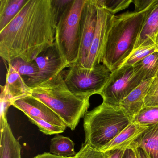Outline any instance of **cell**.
<instances>
[{"label":"cell","instance_id":"obj_1","mask_svg":"<svg viewBox=\"0 0 158 158\" xmlns=\"http://www.w3.org/2000/svg\"><path fill=\"white\" fill-rule=\"evenodd\" d=\"M57 18L52 0H27L16 17L0 31V56L9 63L32 62L55 41Z\"/></svg>","mask_w":158,"mask_h":158},{"label":"cell","instance_id":"obj_2","mask_svg":"<svg viewBox=\"0 0 158 158\" xmlns=\"http://www.w3.org/2000/svg\"><path fill=\"white\" fill-rule=\"evenodd\" d=\"M31 89V96L49 107L72 130L75 129L90 105L89 98L79 97L70 91L62 72Z\"/></svg>","mask_w":158,"mask_h":158},{"label":"cell","instance_id":"obj_3","mask_svg":"<svg viewBox=\"0 0 158 158\" xmlns=\"http://www.w3.org/2000/svg\"><path fill=\"white\" fill-rule=\"evenodd\" d=\"M153 6L141 12H126L114 15L102 62L112 73L133 51L144 21Z\"/></svg>","mask_w":158,"mask_h":158},{"label":"cell","instance_id":"obj_4","mask_svg":"<svg viewBox=\"0 0 158 158\" xmlns=\"http://www.w3.org/2000/svg\"><path fill=\"white\" fill-rule=\"evenodd\" d=\"M131 121L120 108L102 102L84 117L85 143L99 150L119 135Z\"/></svg>","mask_w":158,"mask_h":158},{"label":"cell","instance_id":"obj_5","mask_svg":"<svg viewBox=\"0 0 158 158\" xmlns=\"http://www.w3.org/2000/svg\"><path fill=\"white\" fill-rule=\"evenodd\" d=\"M86 0H71L57 22L54 44L69 67L77 63L80 49V19Z\"/></svg>","mask_w":158,"mask_h":158},{"label":"cell","instance_id":"obj_6","mask_svg":"<svg viewBox=\"0 0 158 158\" xmlns=\"http://www.w3.org/2000/svg\"><path fill=\"white\" fill-rule=\"evenodd\" d=\"M112 72L103 64L88 69L75 64L62 72L65 83L72 93L83 98L100 94L109 81Z\"/></svg>","mask_w":158,"mask_h":158},{"label":"cell","instance_id":"obj_7","mask_svg":"<svg viewBox=\"0 0 158 158\" xmlns=\"http://www.w3.org/2000/svg\"><path fill=\"white\" fill-rule=\"evenodd\" d=\"M143 81L133 66H122L112 73L99 95L103 99V102L119 108L121 102Z\"/></svg>","mask_w":158,"mask_h":158},{"label":"cell","instance_id":"obj_8","mask_svg":"<svg viewBox=\"0 0 158 158\" xmlns=\"http://www.w3.org/2000/svg\"><path fill=\"white\" fill-rule=\"evenodd\" d=\"M96 3L98 10L97 25L89 54L84 66L88 69L102 63L108 34L114 15L103 8L98 0H96Z\"/></svg>","mask_w":158,"mask_h":158},{"label":"cell","instance_id":"obj_9","mask_svg":"<svg viewBox=\"0 0 158 158\" xmlns=\"http://www.w3.org/2000/svg\"><path fill=\"white\" fill-rule=\"evenodd\" d=\"M96 0H86L80 19V49L77 63L84 67L88 57L97 22Z\"/></svg>","mask_w":158,"mask_h":158},{"label":"cell","instance_id":"obj_10","mask_svg":"<svg viewBox=\"0 0 158 158\" xmlns=\"http://www.w3.org/2000/svg\"><path fill=\"white\" fill-rule=\"evenodd\" d=\"M34 61L39 71L35 85L53 78L65 68H69L68 64L55 44L42 52Z\"/></svg>","mask_w":158,"mask_h":158},{"label":"cell","instance_id":"obj_11","mask_svg":"<svg viewBox=\"0 0 158 158\" xmlns=\"http://www.w3.org/2000/svg\"><path fill=\"white\" fill-rule=\"evenodd\" d=\"M12 106L22 111L27 117L39 118L64 129L67 127L57 114L44 102L31 95L14 101Z\"/></svg>","mask_w":158,"mask_h":158},{"label":"cell","instance_id":"obj_12","mask_svg":"<svg viewBox=\"0 0 158 158\" xmlns=\"http://www.w3.org/2000/svg\"><path fill=\"white\" fill-rule=\"evenodd\" d=\"M153 79L142 81L120 103L119 108L130 121L143 108L145 98Z\"/></svg>","mask_w":158,"mask_h":158},{"label":"cell","instance_id":"obj_13","mask_svg":"<svg viewBox=\"0 0 158 158\" xmlns=\"http://www.w3.org/2000/svg\"><path fill=\"white\" fill-rule=\"evenodd\" d=\"M0 158H21V147L15 137L8 119H0Z\"/></svg>","mask_w":158,"mask_h":158},{"label":"cell","instance_id":"obj_14","mask_svg":"<svg viewBox=\"0 0 158 158\" xmlns=\"http://www.w3.org/2000/svg\"><path fill=\"white\" fill-rule=\"evenodd\" d=\"M158 34V2L148 14L134 47V50L155 44Z\"/></svg>","mask_w":158,"mask_h":158},{"label":"cell","instance_id":"obj_15","mask_svg":"<svg viewBox=\"0 0 158 158\" xmlns=\"http://www.w3.org/2000/svg\"><path fill=\"white\" fill-rule=\"evenodd\" d=\"M148 127L131 122L119 135L99 150L102 152L119 149L125 150Z\"/></svg>","mask_w":158,"mask_h":158},{"label":"cell","instance_id":"obj_16","mask_svg":"<svg viewBox=\"0 0 158 158\" xmlns=\"http://www.w3.org/2000/svg\"><path fill=\"white\" fill-rule=\"evenodd\" d=\"M2 87L13 101L31 95V88L27 85L24 78L10 64H8L6 83Z\"/></svg>","mask_w":158,"mask_h":158},{"label":"cell","instance_id":"obj_17","mask_svg":"<svg viewBox=\"0 0 158 158\" xmlns=\"http://www.w3.org/2000/svg\"><path fill=\"white\" fill-rule=\"evenodd\" d=\"M137 147L143 148L150 158H158V125L148 127L128 148Z\"/></svg>","mask_w":158,"mask_h":158},{"label":"cell","instance_id":"obj_18","mask_svg":"<svg viewBox=\"0 0 158 158\" xmlns=\"http://www.w3.org/2000/svg\"><path fill=\"white\" fill-rule=\"evenodd\" d=\"M8 64L11 65L23 77L28 87H33L36 84L39 71L38 66L35 61L28 62L23 59L16 58Z\"/></svg>","mask_w":158,"mask_h":158},{"label":"cell","instance_id":"obj_19","mask_svg":"<svg viewBox=\"0 0 158 158\" xmlns=\"http://www.w3.org/2000/svg\"><path fill=\"white\" fill-rule=\"evenodd\" d=\"M27 0H0V31L16 17Z\"/></svg>","mask_w":158,"mask_h":158},{"label":"cell","instance_id":"obj_20","mask_svg":"<svg viewBox=\"0 0 158 158\" xmlns=\"http://www.w3.org/2000/svg\"><path fill=\"white\" fill-rule=\"evenodd\" d=\"M133 66L144 81L155 78L158 75V51L151 53Z\"/></svg>","mask_w":158,"mask_h":158},{"label":"cell","instance_id":"obj_21","mask_svg":"<svg viewBox=\"0 0 158 158\" xmlns=\"http://www.w3.org/2000/svg\"><path fill=\"white\" fill-rule=\"evenodd\" d=\"M50 153L66 158L74 157L77 154L73 141L70 138L59 134L56 135L51 140Z\"/></svg>","mask_w":158,"mask_h":158},{"label":"cell","instance_id":"obj_22","mask_svg":"<svg viewBox=\"0 0 158 158\" xmlns=\"http://www.w3.org/2000/svg\"><path fill=\"white\" fill-rule=\"evenodd\" d=\"M131 122L147 126L158 125V107L142 108L133 117Z\"/></svg>","mask_w":158,"mask_h":158},{"label":"cell","instance_id":"obj_23","mask_svg":"<svg viewBox=\"0 0 158 158\" xmlns=\"http://www.w3.org/2000/svg\"><path fill=\"white\" fill-rule=\"evenodd\" d=\"M156 51H158V50L155 44L147 47H141L134 50L124 60L119 67L124 66H133L150 54Z\"/></svg>","mask_w":158,"mask_h":158},{"label":"cell","instance_id":"obj_24","mask_svg":"<svg viewBox=\"0 0 158 158\" xmlns=\"http://www.w3.org/2000/svg\"><path fill=\"white\" fill-rule=\"evenodd\" d=\"M27 117L31 123L36 125L40 130L46 135H57L64 132L65 129L60 127L52 124L39 118H35L31 116H28Z\"/></svg>","mask_w":158,"mask_h":158},{"label":"cell","instance_id":"obj_25","mask_svg":"<svg viewBox=\"0 0 158 158\" xmlns=\"http://www.w3.org/2000/svg\"><path fill=\"white\" fill-rule=\"evenodd\" d=\"M101 5L115 15L119 11L127 9L132 2V0H98Z\"/></svg>","mask_w":158,"mask_h":158},{"label":"cell","instance_id":"obj_26","mask_svg":"<svg viewBox=\"0 0 158 158\" xmlns=\"http://www.w3.org/2000/svg\"><path fill=\"white\" fill-rule=\"evenodd\" d=\"M158 107V75L153 78L144 100L143 108Z\"/></svg>","mask_w":158,"mask_h":158},{"label":"cell","instance_id":"obj_27","mask_svg":"<svg viewBox=\"0 0 158 158\" xmlns=\"http://www.w3.org/2000/svg\"><path fill=\"white\" fill-rule=\"evenodd\" d=\"M75 158H105L106 152L95 149L84 142L80 151L75 156Z\"/></svg>","mask_w":158,"mask_h":158},{"label":"cell","instance_id":"obj_28","mask_svg":"<svg viewBox=\"0 0 158 158\" xmlns=\"http://www.w3.org/2000/svg\"><path fill=\"white\" fill-rule=\"evenodd\" d=\"M1 92L0 95V119H7V114L8 109L10 106L12 105L13 102L10 96L8 94L3 88L2 85H1Z\"/></svg>","mask_w":158,"mask_h":158},{"label":"cell","instance_id":"obj_29","mask_svg":"<svg viewBox=\"0 0 158 158\" xmlns=\"http://www.w3.org/2000/svg\"><path fill=\"white\" fill-rule=\"evenodd\" d=\"M71 2V0H52V8L57 18V23L61 15L67 9Z\"/></svg>","mask_w":158,"mask_h":158},{"label":"cell","instance_id":"obj_30","mask_svg":"<svg viewBox=\"0 0 158 158\" xmlns=\"http://www.w3.org/2000/svg\"><path fill=\"white\" fill-rule=\"evenodd\" d=\"M135 12H141L148 10L158 3V0H132Z\"/></svg>","mask_w":158,"mask_h":158},{"label":"cell","instance_id":"obj_31","mask_svg":"<svg viewBox=\"0 0 158 158\" xmlns=\"http://www.w3.org/2000/svg\"><path fill=\"white\" fill-rule=\"evenodd\" d=\"M124 151V150L119 149L105 152V158H122Z\"/></svg>","mask_w":158,"mask_h":158},{"label":"cell","instance_id":"obj_32","mask_svg":"<svg viewBox=\"0 0 158 158\" xmlns=\"http://www.w3.org/2000/svg\"><path fill=\"white\" fill-rule=\"evenodd\" d=\"M122 158H137V156L134 149L128 148L125 150Z\"/></svg>","mask_w":158,"mask_h":158},{"label":"cell","instance_id":"obj_33","mask_svg":"<svg viewBox=\"0 0 158 158\" xmlns=\"http://www.w3.org/2000/svg\"><path fill=\"white\" fill-rule=\"evenodd\" d=\"M133 149L135 150L137 158H150L145 150L142 148L137 147Z\"/></svg>","mask_w":158,"mask_h":158},{"label":"cell","instance_id":"obj_34","mask_svg":"<svg viewBox=\"0 0 158 158\" xmlns=\"http://www.w3.org/2000/svg\"><path fill=\"white\" fill-rule=\"evenodd\" d=\"M33 158H68L66 157H62L56 156L52 154L50 152H45L42 154H39Z\"/></svg>","mask_w":158,"mask_h":158},{"label":"cell","instance_id":"obj_35","mask_svg":"<svg viewBox=\"0 0 158 158\" xmlns=\"http://www.w3.org/2000/svg\"><path fill=\"white\" fill-rule=\"evenodd\" d=\"M155 45H156V47H157V49L158 50V34L157 35V36H156V40H155Z\"/></svg>","mask_w":158,"mask_h":158},{"label":"cell","instance_id":"obj_36","mask_svg":"<svg viewBox=\"0 0 158 158\" xmlns=\"http://www.w3.org/2000/svg\"><path fill=\"white\" fill-rule=\"evenodd\" d=\"M75 158V156H74V157H70V158Z\"/></svg>","mask_w":158,"mask_h":158}]
</instances>
